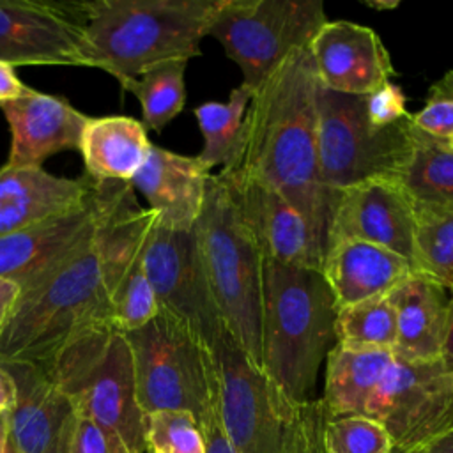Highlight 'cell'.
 Here are the masks:
<instances>
[{"mask_svg":"<svg viewBox=\"0 0 453 453\" xmlns=\"http://www.w3.org/2000/svg\"><path fill=\"white\" fill-rule=\"evenodd\" d=\"M412 267L453 296V209H416Z\"/></svg>","mask_w":453,"mask_h":453,"instance_id":"obj_29","label":"cell"},{"mask_svg":"<svg viewBox=\"0 0 453 453\" xmlns=\"http://www.w3.org/2000/svg\"><path fill=\"white\" fill-rule=\"evenodd\" d=\"M209 177L211 170L196 156L152 145L143 166L129 184L147 200L159 225L191 230L200 216Z\"/></svg>","mask_w":453,"mask_h":453,"instance_id":"obj_20","label":"cell"},{"mask_svg":"<svg viewBox=\"0 0 453 453\" xmlns=\"http://www.w3.org/2000/svg\"><path fill=\"white\" fill-rule=\"evenodd\" d=\"M308 50L320 87L331 92L368 96L395 74L379 34L354 21H326Z\"/></svg>","mask_w":453,"mask_h":453,"instance_id":"obj_17","label":"cell"},{"mask_svg":"<svg viewBox=\"0 0 453 453\" xmlns=\"http://www.w3.org/2000/svg\"><path fill=\"white\" fill-rule=\"evenodd\" d=\"M412 274L414 267L405 257L357 239L329 244L322 264V276L334 296L338 310L361 301L386 297Z\"/></svg>","mask_w":453,"mask_h":453,"instance_id":"obj_21","label":"cell"},{"mask_svg":"<svg viewBox=\"0 0 453 453\" xmlns=\"http://www.w3.org/2000/svg\"><path fill=\"white\" fill-rule=\"evenodd\" d=\"M322 0H219L207 35L214 37L255 92L326 23Z\"/></svg>","mask_w":453,"mask_h":453,"instance_id":"obj_10","label":"cell"},{"mask_svg":"<svg viewBox=\"0 0 453 453\" xmlns=\"http://www.w3.org/2000/svg\"><path fill=\"white\" fill-rule=\"evenodd\" d=\"M7 418L9 412H0V453L5 449V441H7Z\"/></svg>","mask_w":453,"mask_h":453,"instance_id":"obj_45","label":"cell"},{"mask_svg":"<svg viewBox=\"0 0 453 453\" xmlns=\"http://www.w3.org/2000/svg\"><path fill=\"white\" fill-rule=\"evenodd\" d=\"M412 124L421 133L448 142L453 136V101L428 99L418 113H412Z\"/></svg>","mask_w":453,"mask_h":453,"instance_id":"obj_36","label":"cell"},{"mask_svg":"<svg viewBox=\"0 0 453 453\" xmlns=\"http://www.w3.org/2000/svg\"><path fill=\"white\" fill-rule=\"evenodd\" d=\"M0 60L90 67L80 4L0 0Z\"/></svg>","mask_w":453,"mask_h":453,"instance_id":"obj_13","label":"cell"},{"mask_svg":"<svg viewBox=\"0 0 453 453\" xmlns=\"http://www.w3.org/2000/svg\"><path fill=\"white\" fill-rule=\"evenodd\" d=\"M225 177L234 184L244 216L265 258L322 273L324 251L296 207L262 182Z\"/></svg>","mask_w":453,"mask_h":453,"instance_id":"obj_19","label":"cell"},{"mask_svg":"<svg viewBox=\"0 0 453 453\" xmlns=\"http://www.w3.org/2000/svg\"><path fill=\"white\" fill-rule=\"evenodd\" d=\"M393 439L395 451H414L453 426V375L441 359L395 357L366 414Z\"/></svg>","mask_w":453,"mask_h":453,"instance_id":"obj_11","label":"cell"},{"mask_svg":"<svg viewBox=\"0 0 453 453\" xmlns=\"http://www.w3.org/2000/svg\"><path fill=\"white\" fill-rule=\"evenodd\" d=\"M157 216L143 209L129 182H117L96 232L67 257L21 288L0 336V365L46 366L81 331L111 322V297L143 251Z\"/></svg>","mask_w":453,"mask_h":453,"instance_id":"obj_1","label":"cell"},{"mask_svg":"<svg viewBox=\"0 0 453 453\" xmlns=\"http://www.w3.org/2000/svg\"><path fill=\"white\" fill-rule=\"evenodd\" d=\"M336 301L320 271L264 257L260 366L292 400L308 402L336 345Z\"/></svg>","mask_w":453,"mask_h":453,"instance_id":"obj_3","label":"cell"},{"mask_svg":"<svg viewBox=\"0 0 453 453\" xmlns=\"http://www.w3.org/2000/svg\"><path fill=\"white\" fill-rule=\"evenodd\" d=\"M219 0H94L81 2L90 67L119 85L165 60L200 55V41Z\"/></svg>","mask_w":453,"mask_h":453,"instance_id":"obj_5","label":"cell"},{"mask_svg":"<svg viewBox=\"0 0 453 453\" xmlns=\"http://www.w3.org/2000/svg\"><path fill=\"white\" fill-rule=\"evenodd\" d=\"M44 368L88 418L129 453H145V412L136 393L129 343L113 324L71 338Z\"/></svg>","mask_w":453,"mask_h":453,"instance_id":"obj_7","label":"cell"},{"mask_svg":"<svg viewBox=\"0 0 453 453\" xmlns=\"http://www.w3.org/2000/svg\"><path fill=\"white\" fill-rule=\"evenodd\" d=\"M365 5H368V7H372V9H379V11H388V9H395V7H398V2L395 0V2H391V0H373V2H368V0H365L363 2Z\"/></svg>","mask_w":453,"mask_h":453,"instance_id":"obj_44","label":"cell"},{"mask_svg":"<svg viewBox=\"0 0 453 453\" xmlns=\"http://www.w3.org/2000/svg\"><path fill=\"white\" fill-rule=\"evenodd\" d=\"M327 453H393L388 430L368 416H342L327 421L324 430Z\"/></svg>","mask_w":453,"mask_h":453,"instance_id":"obj_33","label":"cell"},{"mask_svg":"<svg viewBox=\"0 0 453 453\" xmlns=\"http://www.w3.org/2000/svg\"><path fill=\"white\" fill-rule=\"evenodd\" d=\"M336 343L354 350H391L396 343V311L389 297H375L340 308Z\"/></svg>","mask_w":453,"mask_h":453,"instance_id":"obj_30","label":"cell"},{"mask_svg":"<svg viewBox=\"0 0 453 453\" xmlns=\"http://www.w3.org/2000/svg\"><path fill=\"white\" fill-rule=\"evenodd\" d=\"M421 453H453V426L419 448Z\"/></svg>","mask_w":453,"mask_h":453,"instance_id":"obj_43","label":"cell"},{"mask_svg":"<svg viewBox=\"0 0 453 453\" xmlns=\"http://www.w3.org/2000/svg\"><path fill=\"white\" fill-rule=\"evenodd\" d=\"M195 234L223 326L260 366L264 253L234 184L221 173L207 180Z\"/></svg>","mask_w":453,"mask_h":453,"instance_id":"obj_6","label":"cell"},{"mask_svg":"<svg viewBox=\"0 0 453 453\" xmlns=\"http://www.w3.org/2000/svg\"><path fill=\"white\" fill-rule=\"evenodd\" d=\"M134 366L136 393L147 414L177 409L202 423L216 405V370L211 347L165 310L124 333Z\"/></svg>","mask_w":453,"mask_h":453,"instance_id":"obj_8","label":"cell"},{"mask_svg":"<svg viewBox=\"0 0 453 453\" xmlns=\"http://www.w3.org/2000/svg\"><path fill=\"white\" fill-rule=\"evenodd\" d=\"M0 110L11 133L7 168H39L64 150H78L83 126L90 119L60 96L32 90L28 96L2 103Z\"/></svg>","mask_w":453,"mask_h":453,"instance_id":"obj_18","label":"cell"},{"mask_svg":"<svg viewBox=\"0 0 453 453\" xmlns=\"http://www.w3.org/2000/svg\"><path fill=\"white\" fill-rule=\"evenodd\" d=\"M115 184L90 179V195L81 207L2 235L0 278L11 280L25 288L85 242L101 223L113 196Z\"/></svg>","mask_w":453,"mask_h":453,"instance_id":"obj_14","label":"cell"},{"mask_svg":"<svg viewBox=\"0 0 453 453\" xmlns=\"http://www.w3.org/2000/svg\"><path fill=\"white\" fill-rule=\"evenodd\" d=\"M145 442L154 453H207L202 426L188 411L163 409L147 414Z\"/></svg>","mask_w":453,"mask_h":453,"instance_id":"obj_32","label":"cell"},{"mask_svg":"<svg viewBox=\"0 0 453 453\" xmlns=\"http://www.w3.org/2000/svg\"><path fill=\"white\" fill-rule=\"evenodd\" d=\"M393 453H398V451H393ZM405 453H421L419 449H414V451H405Z\"/></svg>","mask_w":453,"mask_h":453,"instance_id":"obj_47","label":"cell"},{"mask_svg":"<svg viewBox=\"0 0 453 453\" xmlns=\"http://www.w3.org/2000/svg\"><path fill=\"white\" fill-rule=\"evenodd\" d=\"M393 361L391 350H354L336 343L326 356V384L320 398L329 419L365 416Z\"/></svg>","mask_w":453,"mask_h":453,"instance_id":"obj_25","label":"cell"},{"mask_svg":"<svg viewBox=\"0 0 453 453\" xmlns=\"http://www.w3.org/2000/svg\"><path fill=\"white\" fill-rule=\"evenodd\" d=\"M251 97L253 92L241 83L230 92L226 103L207 101L195 108L193 113L203 136V147L196 157L205 168L212 170L218 165L225 168L237 157Z\"/></svg>","mask_w":453,"mask_h":453,"instance_id":"obj_27","label":"cell"},{"mask_svg":"<svg viewBox=\"0 0 453 453\" xmlns=\"http://www.w3.org/2000/svg\"><path fill=\"white\" fill-rule=\"evenodd\" d=\"M32 90H34L32 87L25 85L18 78V74L14 71V65L0 60V104L19 99V97H25Z\"/></svg>","mask_w":453,"mask_h":453,"instance_id":"obj_38","label":"cell"},{"mask_svg":"<svg viewBox=\"0 0 453 453\" xmlns=\"http://www.w3.org/2000/svg\"><path fill=\"white\" fill-rule=\"evenodd\" d=\"M159 310L182 320L209 347L225 329L200 258L195 226L173 230L152 225L142 255Z\"/></svg>","mask_w":453,"mask_h":453,"instance_id":"obj_12","label":"cell"},{"mask_svg":"<svg viewBox=\"0 0 453 453\" xmlns=\"http://www.w3.org/2000/svg\"><path fill=\"white\" fill-rule=\"evenodd\" d=\"M21 296V287L11 280L0 278V336L9 324L16 303Z\"/></svg>","mask_w":453,"mask_h":453,"instance_id":"obj_39","label":"cell"},{"mask_svg":"<svg viewBox=\"0 0 453 453\" xmlns=\"http://www.w3.org/2000/svg\"><path fill=\"white\" fill-rule=\"evenodd\" d=\"M2 366L16 384L4 453H69L78 418L71 398L37 365L4 363Z\"/></svg>","mask_w":453,"mask_h":453,"instance_id":"obj_16","label":"cell"},{"mask_svg":"<svg viewBox=\"0 0 453 453\" xmlns=\"http://www.w3.org/2000/svg\"><path fill=\"white\" fill-rule=\"evenodd\" d=\"M365 108L370 124L375 127L395 126L412 115L407 110V97L403 90L391 80L365 96Z\"/></svg>","mask_w":453,"mask_h":453,"instance_id":"obj_34","label":"cell"},{"mask_svg":"<svg viewBox=\"0 0 453 453\" xmlns=\"http://www.w3.org/2000/svg\"><path fill=\"white\" fill-rule=\"evenodd\" d=\"M200 426H202V432H203V437H205L207 453H235L228 437L225 435V430L221 426L216 405L209 412V416L200 423Z\"/></svg>","mask_w":453,"mask_h":453,"instance_id":"obj_37","label":"cell"},{"mask_svg":"<svg viewBox=\"0 0 453 453\" xmlns=\"http://www.w3.org/2000/svg\"><path fill=\"white\" fill-rule=\"evenodd\" d=\"M145 453H154V451H150V449H147V451H145Z\"/></svg>","mask_w":453,"mask_h":453,"instance_id":"obj_48","label":"cell"},{"mask_svg":"<svg viewBox=\"0 0 453 453\" xmlns=\"http://www.w3.org/2000/svg\"><path fill=\"white\" fill-rule=\"evenodd\" d=\"M16 400V384L9 372L0 365V412H9Z\"/></svg>","mask_w":453,"mask_h":453,"instance_id":"obj_41","label":"cell"},{"mask_svg":"<svg viewBox=\"0 0 453 453\" xmlns=\"http://www.w3.org/2000/svg\"><path fill=\"white\" fill-rule=\"evenodd\" d=\"M414 226L416 207L402 184L395 177H373L338 195L327 246L343 239L366 241L388 248L412 264Z\"/></svg>","mask_w":453,"mask_h":453,"instance_id":"obj_15","label":"cell"},{"mask_svg":"<svg viewBox=\"0 0 453 453\" xmlns=\"http://www.w3.org/2000/svg\"><path fill=\"white\" fill-rule=\"evenodd\" d=\"M441 361L444 366L453 372V296L448 303V315H446V329H444V340L441 349Z\"/></svg>","mask_w":453,"mask_h":453,"instance_id":"obj_40","label":"cell"},{"mask_svg":"<svg viewBox=\"0 0 453 453\" xmlns=\"http://www.w3.org/2000/svg\"><path fill=\"white\" fill-rule=\"evenodd\" d=\"M319 88L310 50H294L253 92L239 154L221 173L278 191L304 218L326 255L333 205L319 173Z\"/></svg>","mask_w":453,"mask_h":453,"instance_id":"obj_2","label":"cell"},{"mask_svg":"<svg viewBox=\"0 0 453 453\" xmlns=\"http://www.w3.org/2000/svg\"><path fill=\"white\" fill-rule=\"evenodd\" d=\"M451 375H453V372H451Z\"/></svg>","mask_w":453,"mask_h":453,"instance_id":"obj_49","label":"cell"},{"mask_svg":"<svg viewBox=\"0 0 453 453\" xmlns=\"http://www.w3.org/2000/svg\"><path fill=\"white\" fill-rule=\"evenodd\" d=\"M152 143L145 126L126 115L90 117L78 150L85 175L96 182H131L143 166Z\"/></svg>","mask_w":453,"mask_h":453,"instance_id":"obj_24","label":"cell"},{"mask_svg":"<svg viewBox=\"0 0 453 453\" xmlns=\"http://www.w3.org/2000/svg\"><path fill=\"white\" fill-rule=\"evenodd\" d=\"M186 65L188 60L157 62L120 85L138 99L145 129L161 131L182 111L186 103Z\"/></svg>","mask_w":453,"mask_h":453,"instance_id":"obj_28","label":"cell"},{"mask_svg":"<svg viewBox=\"0 0 453 453\" xmlns=\"http://www.w3.org/2000/svg\"><path fill=\"white\" fill-rule=\"evenodd\" d=\"M428 99H451L453 101V69L446 71L441 80L430 85Z\"/></svg>","mask_w":453,"mask_h":453,"instance_id":"obj_42","label":"cell"},{"mask_svg":"<svg viewBox=\"0 0 453 453\" xmlns=\"http://www.w3.org/2000/svg\"><path fill=\"white\" fill-rule=\"evenodd\" d=\"M216 407L235 453H327L320 398L296 402L223 329L211 345Z\"/></svg>","mask_w":453,"mask_h":453,"instance_id":"obj_4","label":"cell"},{"mask_svg":"<svg viewBox=\"0 0 453 453\" xmlns=\"http://www.w3.org/2000/svg\"><path fill=\"white\" fill-rule=\"evenodd\" d=\"M448 145H449V147H451V149H453V136H451V138H449V140H448Z\"/></svg>","mask_w":453,"mask_h":453,"instance_id":"obj_46","label":"cell"},{"mask_svg":"<svg viewBox=\"0 0 453 453\" xmlns=\"http://www.w3.org/2000/svg\"><path fill=\"white\" fill-rule=\"evenodd\" d=\"M143 251L129 264L111 297V322L120 333L140 329L159 313L152 285L142 265Z\"/></svg>","mask_w":453,"mask_h":453,"instance_id":"obj_31","label":"cell"},{"mask_svg":"<svg viewBox=\"0 0 453 453\" xmlns=\"http://www.w3.org/2000/svg\"><path fill=\"white\" fill-rule=\"evenodd\" d=\"M90 179L57 177L39 168H0V237L81 207Z\"/></svg>","mask_w":453,"mask_h":453,"instance_id":"obj_22","label":"cell"},{"mask_svg":"<svg viewBox=\"0 0 453 453\" xmlns=\"http://www.w3.org/2000/svg\"><path fill=\"white\" fill-rule=\"evenodd\" d=\"M412 142L409 161L395 179L416 209H453V149L416 127Z\"/></svg>","mask_w":453,"mask_h":453,"instance_id":"obj_26","label":"cell"},{"mask_svg":"<svg viewBox=\"0 0 453 453\" xmlns=\"http://www.w3.org/2000/svg\"><path fill=\"white\" fill-rule=\"evenodd\" d=\"M69 453H129L120 442L108 435L88 418L78 414Z\"/></svg>","mask_w":453,"mask_h":453,"instance_id":"obj_35","label":"cell"},{"mask_svg":"<svg viewBox=\"0 0 453 453\" xmlns=\"http://www.w3.org/2000/svg\"><path fill=\"white\" fill-rule=\"evenodd\" d=\"M388 297L396 311L395 357L405 361L441 359L449 303L446 288L414 273Z\"/></svg>","mask_w":453,"mask_h":453,"instance_id":"obj_23","label":"cell"},{"mask_svg":"<svg viewBox=\"0 0 453 453\" xmlns=\"http://www.w3.org/2000/svg\"><path fill=\"white\" fill-rule=\"evenodd\" d=\"M412 115L395 126L375 127L365 96L319 88L317 143L320 184L334 209L338 195L366 179L396 177L412 152Z\"/></svg>","mask_w":453,"mask_h":453,"instance_id":"obj_9","label":"cell"}]
</instances>
